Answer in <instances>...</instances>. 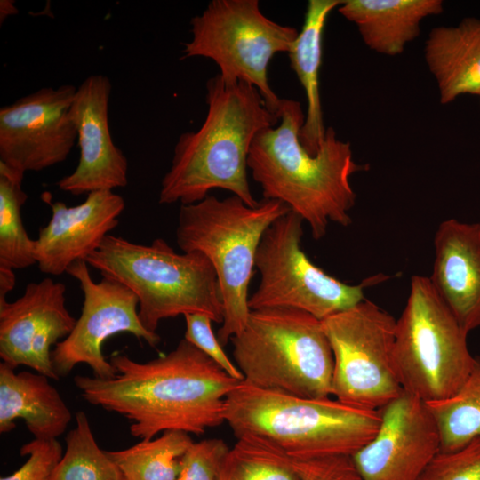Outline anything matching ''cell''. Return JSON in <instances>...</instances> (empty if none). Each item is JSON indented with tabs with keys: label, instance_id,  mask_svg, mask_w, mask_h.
Segmentation results:
<instances>
[{
	"label": "cell",
	"instance_id": "cell-20",
	"mask_svg": "<svg viewBox=\"0 0 480 480\" xmlns=\"http://www.w3.org/2000/svg\"><path fill=\"white\" fill-rule=\"evenodd\" d=\"M424 59L442 105L466 94L479 97L480 19L465 17L456 25L432 28L425 42Z\"/></svg>",
	"mask_w": 480,
	"mask_h": 480
},
{
	"label": "cell",
	"instance_id": "cell-12",
	"mask_svg": "<svg viewBox=\"0 0 480 480\" xmlns=\"http://www.w3.org/2000/svg\"><path fill=\"white\" fill-rule=\"evenodd\" d=\"M67 274L76 279L84 294L80 316L72 332L52 351V366L59 377L68 374L79 364H85L96 378L108 380L116 371L102 351L111 336L127 332L156 348L160 337L141 324L139 300L129 288L106 276L94 282L88 264L80 260L71 264Z\"/></svg>",
	"mask_w": 480,
	"mask_h": 480
},
{
	"label": "cell",
	"instance_id": "cell-28",
	"mask_svg": "<svg viewBox=\"0 0 480 480\" xmlns=\"http://www.w3.org/2000/svg\"><path fill=\"white\" fill-rule=\"evenodd\" d=\"M418 480H480V436L452 452H440Z\"/></svg>",
	"mask_w": 480,
	"mask_h": 480
},
{
	"label": "cell",
	"instance_id": "cell-22",
	"mask_svg": "<svg viewBox=\"0 0 480 480\" xmlns=\"http://www.w3.org/2000/svg\"><path fill=\"white\" fill-rule=\"evenodd\" d=\"M341 3L342 0H309L302 28L288 52L291 68L297 75L307 99L300 140L311 155L319 151L326 131L319 91L323 33L329 14Z\"/></svg>",
	"mask_w": 480,
	"mask_h": 480
},
{
	"label": "cell",
	"instance_id": "cell-33",
	"mask_svg": "<svg viewBox=\"0 0 480 480\" xmlns=\"http://www.w3.org/2000/svg\"><path fill=\"white\" fill-rule=\"evenodd\" d=\"M15 275L13 269L0 268V298H6L15 285Z\"/></svg>",
	"mask_w": 480,
	"mask_h": 480
},
{
	"label": "cell",
	"instance_id": "cell-35",
	"mask_svg": "<svg viewBox=\"0 0 480 480\" xmlns=\"http://www.w3.org/2000/svg\"><path fill=\"white\" fill-rule=\"evenodd\" d=\"M479 104H480V96H479Z\"/></svg>",
	"mask_w": 480,
	"mask_h": 480
},
{
	"label": "cell",
	"instance_id": "cell-6",
	"mask_svg": "<svg viewBox=\"0 0 480 480\" xmlns=\"http://www.w3.org/2000/svg\"><path fill=\"white\" fill-rule=\"evenodd\" d=\"M289 211L280 201L264 198L249 206L235 195L225 199L209 195L180 207L175 232L180 249L204 254L217 275L223 305L218 340L222 346L240 333L248 321L249 284L261 237Z\"/></svg>",
	"mask_w": 480,
	"mask_h": 480
},
{
	"label": "cell",
	"instance_id": "cell-29",
	"mask_svg": "<svg viewBox=\"0 0 480 480\" xmlns=\"http://www.w3.org/2000/svg\"><path fill=\"white\" fill-rule=\"evenodd\" d=\"M228 451L220 438L194 442L181 458L177 480H221V468Z\"/></svg>",
	"mask_w": 480,
	"mask_h": 480
},
{
	"label": "cell",
	"instance_id": "cell-16",
	"mask_svg": "<svg viewBox=\"0 0 480 480\" xmlns=\"http://www.w3.org/2000/svg\"><path fill=\"white\" fill-rule=\"evenodd\" d=\"M112 85L104 75H91L76 88L70 116L76 128L79 161L56 185L73 196L127 185L128 161L114 143L108 124Z\"/></svg>",
	"mask_w": 480,
	"mask_h": 480
},
{
	"label": "cell",
	"instance_id": "cell-3",
	"mask_svg": "<svg viewBox=\"0 0 480 480\" xmlns=\"http://www.w3.org/2000/svg\"><path fill=\"white\" fill-rule=\"evenodd\" d=\"M207 114L196 131L179 137L169 171L161 180L160 204L197 203L212 189L228 190L255 206L247 177L248 156L256 135L275 126L270 112L253 85L220 74L206 83Z\"/></svg>",
	"mask_w": 480,
	"mask_h": 480
},
{
	"label": "cell",
	"instance_id": "cell-26",
	"mask_svg": "<svg viewBox=\"0 0 480 480\" xmlns=\"http://www.w3.org/2000/svg\"><path fill=\"white\" fill-rule=\"evenodd\" d=\"M52 480H124L117 465L98 445L82 411L76 413V427L66 436V451Z\"/></svg>",
	"mask_w": 480,
	"mask_h": 480
},
{
	"label": "cell",
	"instance_id": "cell-21",
	"mask_svg": "<svg viewBox=\"0 0 480 480\" xmlns=\"http://www.w3.org/2000/svg\"><path fill=\"white\" fill-rule=\"evenodd\" d=\"M443 11L442 0H342L338 7L364 44L387 56L401 54L420 36L422 20Z\"/></svg>",
	"mask_w": 480,
	"mask_h": 480
},
{
	"label": "cell",
	"instance_id": "cell-13",
	"mask_svg": "<svg viewBox=\"0 0 480 480\" xmlns=\"http://www.w3.org/2000/svg\"><path fill=\"white\" fill-rule=\"evenodd\" d=\"M77 87H44L0 108V162L39 172L64 162L77 140L70 107Z\"/></svg>",
	"mask_w": 480,
	"mask_h": 480
},
{
	"label": "cell",
	"instance_id": "cell-1",
	"mask_svg": "<svg viewBox=\"0 0 480 480\" xmlns=\"http://www.w3.org/2000/svg\"><path fill=\"white\" fill-rule=\"evenodd\" d=\"M109 362L114 378L76 375L74 383L89 404L130 420L131 435L141 440L173 430L200 436L221 425L226 398L243 381L184 338L148 362L125 354H115Z\"/></svg>",
	"mask_w": 480,
	"mask_h": 480
},
{
	"label": "cell",
	"instance_id": "cell-2",
	"mask_svg": "<svg viewBox=\"0 0 480 480\" xmlns=\"http://www.w3.org/2000/svg\"><path fill=\"white\" fill-rule=\"evenodd\" d=\"M280 124L261 130L248 156V169L264 199L277 200L306 221L315 240L324 237L330 222L351 224L356 204L350 178L366 171L357 164L349 142L327 127L319 151L309 154L300 140L305 114L299 101L282 99Z\"/></svg>",
	"mask_w": 480,
	"mask_h": 480
},
{
	"label": "cell",
	"instance_id": "cell-30",
	"mask_svg": "<svg viewBox=\"0 0 480 480\" xmlns=\"http://www.w3.org/2000/svg\"><path fill=\"white\" fill-rule=\"evenodd\" d=\"M21 456L28 455L27 461L15 472L0 480H52L53 472L63 452L57 439H36L20 447Z\"/></svg>",
	"mask_w": 480,
	"mask_h": 480
},
{
	"label": "cell",
	"instance_id": "cell-27",
	"mask_svg": "<svg viewBox=\"0 0 480 480\" xmlns=\"http://www.w3.org/2000/svg\"><path fill=\"white\" fill-rule=\"evenodd\" d=\"M221 480H300L280 450L250 437L237 438L221 468Z\"/></svg>",
	"mask_w": 480,
	"mask_h": 480
},
{
	"label": "cell",
	"instance_id": "cell-4",
	"mask_svg": "<svg viewBox=\"0 0 480 480\" xmlns=\"http://www.w3.org/2000/svg\"><path fill=\"white\" fill-rule=\"evenodd\" d=\"M224 420L236 438L262 441L292 460H307L355 454L377 433L381 412L331 397L264 390L243 380L226 398Z\"/></svg>",
	"mask_w": 480,
	"mask_h": 480
},
{
	"label": "cell",
	"instance_id": "cell-17",
	"mask_svg": "<svg viewBox=\"0 0 480 480\" xmlns=\"http://www.w3.org/2000/svg\"><path fill=\"white\" fill-rule=\"evenodd\" d=\"M41 198L51 206L52 217L34 239V257L41 272L53 276L98 250L125 207L124 198L111 190L91 192L76 206L52 202L48 191Z\"/></svg>",
	"mask_w": 480,
	"mask_h": 480
},
{
	"label": "cell",
	"instance_id": "cell-9",
	"mask_svg": "<svg viewBox=\"0 0 480 480\" xmlns=\"http://www.w3.org/2000/svg\"><path fill=\"white\" fill-rule=\"evenodd\" d=\"M190 25L182 58L211 59L225 79L256 87L268 110L279 116L282 99L269 85L268 68L276 53L291 51L299 31L265 16L258 0H212Z\"/></svg>",
	"mask_w": 480,
	"mask_h": 480
},
{
	"label": "cell",
	"instance_id": "cell-8",
	"mask_svg": "<svg viewBox=\"0 0 480 480\" xmlns=\"http://www.w3.org/2000/svg\"><path fill=\"white\" fill-rule=\"evenodd\" d=\"M467 337L428 276H412L395 332L394 363L403 390L424 403L452 396L476 361Z\"/></svg>",
	"mask_w": 480,
	"mask_h": 480
},
{
	"label": "cell",
	"instance_id": "cell-25",
	"mask_svg": "<svg viewBox=\"0 0 480 480\" xmlns=\"http://www.w3.org/2000/svg\"><path fill=\"white\" fill-rule=\"evenodd\" d=\"M441 436V452L458 450L480 436V358L450 397L426 403Z\"/></svg>",
	"mask_w": 480,
	"mask_h": 480
},
{
	"label": "cell",
	"instance_id": "cell-31",
	"mask_svg": "<svg viewBox=\"0 0 480 480\" xmlns=\"http://www.w3.org/2000/svg\"><path fill=\"white\" fill-rule=\"evenodd\" d=\"M184 339L213 360L231 377L244 380V376L229 359L212 328V319L204 314H187Z\"/></svg>",
	"mask_w": 480,
	"mask_h": 480
},
{
	"label": "cell",
	"instance_id": "cell-7",
	"mask_svg": "<svg viewBox=\"0 0 480 480\" xmlns=\"http://www.w3.org/2000/svg\"><path fill=\"white\" fill-rule=\"evenodd\" d=\"M244 381L304 398L332 396L333 355L322 321L293 308L251 310L231 340Z\"/></svg>",
	"mask_w": 480,
	"mask_h": 480
},
{
	"label": "cell",
	"instance_id": "cell-15",
	"mask_svg": "<svg viewBox=\"0 0 480 480\" xmlns=\"http://www.w3.org/2000/svg\"><path fill=\"white\" fill-rule=\"evenodd\" d=\"M373 438L352 455L364 480H418L441 452V436L426 403L404 391L380 409Z\"/></svg>",
	"mask_w": 480,
	"mask_h": 480
},
{
	"label": "cell",
	"instance_id": "cell-5",
	"mask_svg": "<svg viewBox=\"0 0 480 480\" xmlns=\"http://www.w3.org/2000/svg\"><path fill=\"white\" fill-rule=\"evenodd\" d=\"M85 261L134 292L140 320L150 332L162 320L180 315L204 314L223 322L217 275L200 252L178 253L163 238L145 245L108 235Z\"/></svg>",
	"mask_w": 480,
	"mask_h": 480
},
{
	"label": "cell",
	"instance_id": "cell-24",
	"mask_svg": "<svg viewBox=\"0 0 480 480\" xmlns=\"http://www.w3.org/2000/svg\"><path fill=\"white\" fill-rule=\"evenodd\" d=\"M24 172L0 162V268L23 269L36 264L34 239L22 222Z\"/></svg>",
	"mask_w": 480,
	"mask_h": 480
},
{
	"label": "cell",
	"instance_id": "cell-18",
	"mask_svg": "<svg viewBox=\"0 0 480 480\" xmlns=\"http://www.w3.org/2000/svg\"><path fill=\"white\" fill-rule=\"evenodd\" d=\"M428 276L438 296L468 334L480 328V223L441 222Z\"/></svg>",
	"mask_w": 480,
	"mask_h": 480
},
{
	"label": "cell",
	"instance_id": "cell-19",
	"mask_svg": "<svg viewBox=\"0 0 480 480\" xmlns=\"http://www.w3.org/2000/svg\"><path fill=\"white\" fill-rule=\"evenodd\" d=\"M0 363V433L22 420L36 439H56L67 429L72 415L58 390L41 373Z\"/></svg>",
	"mask_w": 480,
	"mask_h": 480
},
{
	"label": "cell",
	"instance_id": "cell-10",
	"mask_svg": "<svg viewBox=\"0 0 480 480\" xmlns=\"http://www.w3.org/2000/svg\"><path fill=\"white\" fill-rule=\"evenodd\" d=\"M303 221L289 211L263 234L255 259L260 279L249 296L250 310L293 308L322 321L361 302L367 287L389 278L377 275L348 284L328 275L301 249Z\"/></svg>",
	"mask_w": 480,
	"mask_h": 480
},
{
	"label": "cell",
	"instance_id": "cell-14",
	"mask_svg": "<svg viewBox=\"0 0 480 480\" xmlns=\"http://www.w3.org/2000/svg\"><path fill=\"white\" fill-rule=\"evenodd\" d=\"M66 286L50 277L28 284L12 302L0 298V357L12 368L26 365L59 380L51 348L73 330L76 319L65 306Z\"/></svg>",
	"mask_w": 480,
	"mask_h": 480
},
{
	"label": "cell",
	"instance_id": "cell-32",
	"mask_svg": "<svg viewBox=\"0 0 480 480\" xmlns=\"http://www.w3.org/2000/svg\"><path fill=\"white\" fill-rule=\"evenodd\" d=\"M300 480H364L352 455L292 460Z\"/></svg>",
	"mask_w": 480,
	"mask_h": 480
},
{
	"label": "cell",
	"instance_id": "cell-34",
	"mask_svg": "<svg viewBox=\"0 0 480 480\" xmlns=\"http://www.w3.org/2000/svg\"><path fill=\"white\" fill-rule=\"evenodd\" d=\"M0 3V20L2 23L8 16L17 13L18 10L13 1L1 0Z\"/></svg>",
	"mask_w": 480,
	"mask_h": 480
},
{
	"label": "cell",
	"instance_id": "cell-11",
	"mask_svg": "<svg viewBox=\"0 0 480 480\" xmlns=\"http://www.w3.org/2000/svg\"><path fill=\"white\" fill-rule=\"evenodd\" d=\"M396 324L393 316L366 299L322 320L333 355L332 396L380 410L403 393L394 363Z\"/></svg>",
	"mask_w": 480,
	"mask_h": 480
},
{
	"label": "cell",
	"instance_id": "cell-23",
	"mask_svg": "<svg viewBox=\"0 0 480 480\" xmlns=\"http://www.w3.org/2000/svg\"><path fill=\"white\" fill-rule=\"evenodd\" d=\"M193 443L189 434L173 430L126 449L106 452L124 480H177L181 458Z\"/></svg>",
	"mask_w": 480,
	"mask_h": 480
}]
</instances>
